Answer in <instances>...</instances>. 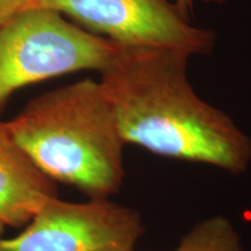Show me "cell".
<instances>
[{
	"label": "cell",
	"mask_w": 251,
	"mask_h": 251,
	"mask_svg": "<svg viewBox=\"0 0 251 251\" xmlns=\"http://www.w3.org/2000/svg\"><path fill=\"white\" fill-rule=\"evenodd\" d=\"M188 58L178 50L119 45L100 84L122 139L166 158L246 174L251 137L194 92Z\"/></svg>",
	"instance_id": "cell-1"
},
{
	"label": "cell",
	"mask_w": 251,
	"mask_h": 251,
	"mask_svg": "<svg viewBox=\"0 0 251 251\" xmlns=\"http://www.w3.org/2000/svg\"><path fill=\"white\" fill-rule=\"evenodd\" d=\"M0 251H135L146 233L142 215L111 199L84 202L55 197Z\"/></svg>",
	"instance_id": "cell-4"
},
{
	"label": "cell",
	"mask_w": 251,
	"mask_h": 251,
	"mask_svg": "<svg viewBox=\"0 0 251 251\" xmlns=\"http://www.w3.org/2000/svg\"><path fill=\"white\" fill-rule=\"evenodd\" d=\"M42 0H0V26L15 15L31 8H39Z\"/></svg>",
	"instance_id": "cell-8"
},
{
	"label": "cell",
	"mask_w": 251,
	"mask_h": 251,
	"mask_svg": "<svg viewBox=\"0 0 251 251\" xmlns=\"http://www.w3.org/2000/svg\"><path fill=\"white\" fill-rule=\"evenodd\" d=\"M4 231H5V226L1 221H0V240L4 237V236H2V235H4Z\"/></svg>",
	"instance_id": "cell-10"
},
{
	"label": "cell",
	"mask_w": 251,
	"mask_h": 251,
	"mask_svg": "<svg viewBox=\"0 0 251 251\" xmlns=\"http://www.w3.org/2000/svg\"><path fill=\"white\" fill-rule=\"evenodd\" d=\"M203 1L224 2V1H226V0H203ZM194 2H196V0H176L175 4L178 7V9H179L181 15H183L185 19H187V20H188L191 12L193 11Z\"/></svg>",
	"instance_id": "cell-9"
},
{
	"label": "cell",
	"mask_w": 251,
	"mask_h": 251,
	"mask_svg": "<svg viewBox=\"0 0 251 251\" xmlns=\"http://www.w3.org/2000/svg\"><path fill=\"white\" fill-rule=\"evenodd\" d=\"M119 45L39 7L0 26V112L21 87L80 70L102 71Z\"/></svg>",
	"instance_id": "cell-3"
},
{
	"label": "cell",
	"mask_w": 251,
	"mask_h": 251,
	"mask_svg": "<svg viewBox=\"0 0 251 251\" xmlns=\"http://www.w3.org/2000/svg\"><path fill=\"white\" fill-rule=\"evenodd\" d=\"M171 251H244V247L231 220L218 214L194 225Z\"/></svg>",
	"instance_id": "cell-7"
},
{
	"label": "cell",
	"mask_w": 251,
	"mask_h": 251,
	"mask_svg": "<svg viewBox=\"0 0 251 251\" xmlns=\"http://www.w3.org/2000/svg\"><path fill=\"white\" fill-rule=\"evenodd\" d=\"M6 124L55 183L93 200L111 199L121 191L127 143L100 81L86 78L41 94Z\"/></svg>",
	"instance_id": "cell-2"
},
{
	"label": "cell",
	"mask_w": 251,
	"mask_h": 251,
	"mask_svg": "<svg viewBox=\"0 0 251 251\" xmlns=\"http://www.w3.org/2000/svg\"><path fill=\"white\" fill-rule=\"evenodd\" d=\"M41 7L71 18L79 27L120 46L205 55L215 45L212 30L194 27L169 0H42Z\"/></svg>",
	"instance_id": "cell-5"
},
{
	"label": "cell",
	"mask_w": 251,
	"mask_h": 251,
	"mask_svg": "<svg viewBox=\"0 0 251 251\" xmlns=\"http://www.w3.org/2000/svg\"><path fill=\"white\" fill-rule=\"evenodd\" d=\"M55 197L57 183L40 170L7 124L0 122V221L5 227H25Z\"/></svg>",
	"instance_id": "cell-6"
}]
</instances>
